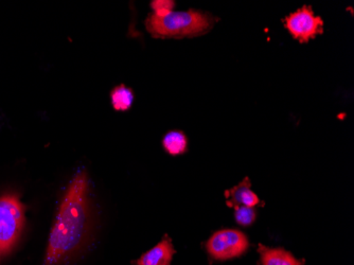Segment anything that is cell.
Returning a JSON list of instances; mask_svg holds the SVG:
<instances>
[{
	"label": "cell",
	"mask_w": 354,
	"mask_h": 265,
	"mask_svg": "<svg viewBox=\"0 0 354 265\" xmlns=\"http://www.w3.org/2000/svg\"><path fill=\"white\" fill-rule=\"evenodd\" d=\"M174 6V1H170V0H155L151 3L153 14L157 16H164L170 13L173 11Z\"/></svg>",
	"instance_id": "cell-12"
},
{
	"label": "cell",
	"mask_w": 354,
	"mask_h": 265,
	"mask_svg": "<svg viewBox=\"0 0 354 265\" xmlns=\"http://www.w3.org/2000/svg\"><path fill=\"white\" fill-rule=\"evenodd\" d=\"M257 213L254 208L241 206L234 209V219L241 226H250L256 221Z\"/></svg>",
	"instance_id": "cell-11"
},
{
	"label": "cell",
	"mask_w": 354,
	"mask_h": 265,
	"mask_svg": "<svg viewBox=\"0 0 354 265\" xmlns=\"http://www.w3.org/2000/svg\"><path fill=\"white\" fill-rule=\"evenodd\" d=\"M162 145L169 154L176 156V155L184 154L186 152L188 140L182 131H173L165 136Z\"/></svg>",
	"instance_id": "cell-9"
},
{
	"label": "cell",
	"mask_w": 354,
	"mask_h": 265,
	"mask_svg": "<svg viewBox=\"0 0 354 265\" xmlns=\"http://www.w3.org/2000/svg\"><path fill=\"white\" fill-rule=\"evenodd\" d=\"M250 248V241L242 231L222 229L212 235L206 243V250L214 260L226 261L238 258Z\"/></svg>",
	"instance_id": "cell-4"
},
{
	"label": "cell",
	"mask_w": 354,
	"mask_h": 265,
	"mask_svg": "<svg viewBox=\"0 0 354 265\" xmlns=\"http://www.w3.org/2000/svg\"><path fill=\"white\" fill-rule=\"evenodd\" d=\"M214 21V16L210 14L189 10L172 11L164 16L150 14L146 21V27L154 37L183 39L205 35L212 29Z\"/></svg>",
	"instance_id": "cell-2"
},
{
	"label": "cell",
	"mask_w": 354,
	"mask_h": 265,
	"mask_svg": "<svg viewBox=\"0 0 354 265\" xmlns=\"http://www.w3.org/2000/svg\"><path fill=\"white\" fill-rule=\"evenodd\" d=\"M225 195L226 203L232 208L236 209L241 206L254 208L260 204L259 197L252 190V184L248 177L243 181H241L238 186L226 191Z\"/></svg>",
	"instance_id": "cell-7"
},
{
	"label": "cell",
	"mask_w": 354,
	"mask_h": 265,
	"mask_svg": "<svg viewBox=\"0 0 354 265\" xmlns=\"http://www.w3.org/2000/svg\"><path fill=\"white\" fill-rule=\"evenodd\" d=\"M261 265H304V260L294 257L283 248H272L260 244L258 246Z\"/></svg>",
	"instance_id": "cell-8"
},
{
	"label": "cell",
	"mask_w": 354,
	"mask_h": 265,
	"mask_svg": "<svg viewBox=\"0 0 354 265\" xmlns=\"http://www.w3.org/2000/svg\"><path fill=\"white\" fill-rule=\"evenodd\" d=\"M88 193L86 171H79L62 199L48 240L44 265L69 264L87 246L91 228Z\"/></svg>",
	"instance_id": "cell-1"
},
{
	"label": "cell",
	"mask_w": 354,
	"mask_h": 265,
	"mask_svg": "<svg viewBox=\"0 0 354 265\" xmlns=\"http://www.w3.org/2000/svg\"><path fill=\"white\" fill-rule=\"evenodd\" d=\"M25 205L13 193L0 197V261L19 243L26 224Z\"/></svg>",
	"instance_id": "cell-3"
},
{
	"label": "cell",
	"mask_w": 354,
	"mask_h": 265,
	"mask_svg": "<svg viewBox=\"0 0 354 265\" xmlns=\"http://www.w3.org/2000/svg\"><path fill=\"white\" fill-rule=\"evenodd\" d=\"M111 103L116 111H127L134 101L133 91L124 85L117 86L111 93Z\"/></svg>",
	"instance_id": "cell-10"
},
{
	"label": "cell",
	"mask_w": 354,
	"mask_h": 265,
	"mask_svg": "<svg viewBox=\"0 0 354 265\" xmlns=\"http://www.w3.org/2000/svg\"><path fill=\"white\" fill-rule=\"evenodd\" d=\"M284 24L292 37L301 43L314 39L316 35H322L324 31L323 19H320L319 16H316L312 8L308 6H304L301 9L290 14Z\"/></svg>",
	"instance_id": "cell-5"
},
{
	"label": "cell",
	"mask_w": 354,
	"mask_h": 265,
	"mask_svg": "<svg viewBox=\"0 0 354 265\" xmlns=\"http://www.w3.org/2000/svg\"><path fill=\"white\" fill-rule=\"evenodd\" d=\"M175 254V248L173 246L170 237L165 236L162 240L151 248L149 252L145 253L135 265H170L173 256Z\"/></svg>",
	"instance_id": "cell-6"
}]
</instances>
